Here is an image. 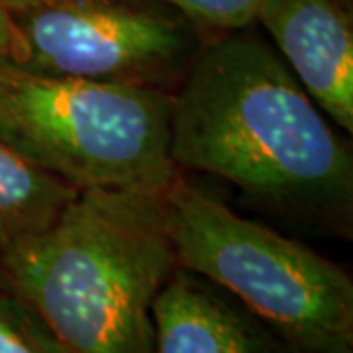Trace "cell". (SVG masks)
<instances>
[{
  "label": "cell",
  "instance_id": "cell-1",
  "mask_svg": "<svg viewBox=\"0 0 353 353\" xmlns=\"http://www.w3.org/2000/svg\"><path fill=\"white\" fill-rule=\"evenodd\" d=\"M250 28L208 38L171 97L179 173L224 179L261 212L353 238V152Z\"/></svg>",
  "mask_w": 353,
  "mask_h": 353
},
{
  "label": "cell",
  "instance_id": "cell-2",
  "mask_svg": "<svg viewBox=\"0 0 353 353\" xmlns=\"http://www.w3.org/2000/svg\"><path fill=\"white\" fill-rule=\"evenodd\" d=\"M176 267L165 190H83L0 259V285L67 353H153V303Z\"/></svg>",
  "mask_w": 353,
  "mask_h": 353
},
{
  "label": "cell",
  "instance_id": "cell-3",
  "mask_svg": "<svg viewBox=\"0 0 353 353\" xmlns=\"http://www.w3.org/2000/svg\"><path fill=\"white\" fill-rule=\"evenodd\" d=\"M173 92L30 71L0 57V139L83 190L163 192Z\"/></svg>",
  "mask_w": 353,
  "mask_h": 353
},
{
  "label": "cell",
  "instance_id": "cell-4",
  "mask_svg": "<svg viewBox=\"0 0 353 353\" xmlns=\"http://www.w3.org/2000/svg\"><path fill=\"white\" fill-rule=\"evenodd\" d=\"M176 265L224 289L299 353H353V279L322 253L236 214L183 173L165 190Z\"/></svg>",
  "mask_w": 353,
  "mask_h": 353
},
{
  "label": "cell",
  "instance_id": "cell-5",
  "mask_svg": "<svg viewBox=\"0 0 353 353\" xmlns=\"http://www.w3.org/2000/svg\"><path fill=\"white\" fill-rule=\"evenodd\" d=\"M10 61L51 77L173 92L208 41L157 0H50L14 14Z\"/></svg>",
  "mask_w": 353,
  "mask_h": 353
},
{
  "label": "cell",
  "instance_id": "cell-6",
  "mask_svg": "<svg viewBox=\"0 0 353 353\" xmlns=\"http://www.w3.org/2000/svg\"><path fill=\"white\" fill-rule=\"evenodd\" d=\"M257 22L318 108L352 134V6L343 0H267Z\"/></svg>",
  "mask_w": 353,
  "mask_h": 353
},
{
  "label": "cell",
  "instance_id": "cell-7",
  "mask_svg": "<svg viewBox=\"0 0 353 353\" xmlns=\"http://www.w3.org/2000/svg\"><path fill=\"white\" fill-rule=\"evenodd\" d=\"M153 353H299L226 290L176 267L153 303Z\"/></svg>",
  "mask_w": 353,
  "mask_h": 353
},
{
  "label": "cell",
  "instance_id": "cell-8",
  "mask_svg": "<svg viewBox=\"0 0 353 353\" xmlns=\"http://www.w3.org/2000/svg\"><path fill=\"white\" fill-rule=\"evenodd\" d=\"M77 194L0 139V259L50 230Z\"/></svg>",
  "mask_w": 353,
  "mask_h": 353
},
{
  "label": "cell",
  "instance_id": "cell-9",
  "mask_svg": "<svg viewBox=\"0 0 353 353\" xmlns=\"http://www.w3.org/2000/svg\"><path fill=\"white\" fill-rule=\"evenodd\" d=\"M0 353H67L38 316L0 285Z\"/></svg>",
  "mask_w": 353,
  "mask_h": 353
},
{
  "label": "cell",
  "instance_id": "cell-10",
  "mask_svg": "<svg viewBox=\"0 0 353 353\" xmlns=\"http://www.w3.org/2000/svg\"><path fill=\"white\" fill-rule=\"evenodd\" d=\"M171 6L201 30L234 32L257 22L267 0H157Z\"/></svg>",
  "mask_w": 353,
  "mask_h": 353
},
{
  "label": "cell",
  "instance_id": "cell-11",
  "mask_svg": "<svg viewBox=\"0 0 353 353\" xmlns=\"http://www.w3.org/2000/svg\"><path fill=\"white\" fill-rule=\"evenodd\" d=\"M18 41V32H16V22H14V12L8 10L4 4H0V57L10 59Z\"/></svg>",
  "mask_w": 353,
  "mask_h": 353
},
{
  "label": "cell",
  "instance_id": "cell-12",
  "mask_svg": "<svg viewBox=\"0 0 353 353\" xmlns=\"http://www.w3.org/2000/svg\"><path fill=\"white\" fill-rule=\"evenodd\" d=\"M43 2H50V0H0V4H4L8 10H12L14 14L24 12V10H30L34 6H39Z\"/></svg>",
  "mask_w": 353,
  "mask_h": 353
},
{
  "label": "cell",
  "instance_id": "cell-13",
  "mask_svg": "<svg viewBox=\"0 0 353 353\" xmlns=\"http://www.w3.org/2000/svg\"><path fill=\"white\" fill-rule=\"evenodd\" d=\"M343 2H345V4H347V6H352V2H353V0H343Z\"/></svg>",
  "mask_w": 353,
  "mask_h": 353
}]
</instances>
